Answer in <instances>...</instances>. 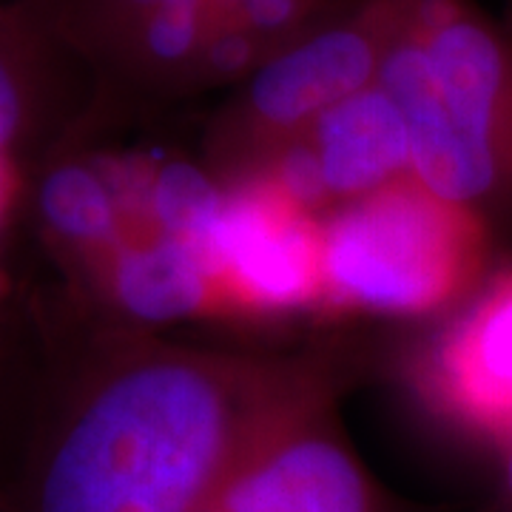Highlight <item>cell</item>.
<instances>
[{
    "label": "cell",
    "instance_id": "obj_1",
    "mask_svg": "<svg viewBox=\"0 0 512 512\" xmlns=\"http://www.w3.org/2000/svg\"><path fill=\"white\" fill-rule=\"evenodd\" d=\"M376 333L214 348L94 322L15 285L0 362V512H205L268 436L345 399Z\"/></svg>",
    "mask_w": 512,
    "mask_h": 512
},
{
    "label": "cell",
    "instance_id": "obj_2",
    "mask_svg": "<svg viewBox=\"0 0 512 512\" xmlns=\"http://www.w3.org/2000/svg\"><path fill=\"white\" fill-rule=\"evenodd\" d=\"M225 185L188 154L128 146L83 120L20 183L15 231L52 276L23 282L94 322L168 330L217 322L211 228Z\"/></svg>",
    "mask_w": 512,
    "mask_h": 512
},
{
    "label": "cell",
    "instance_id": "obj_3",
    "mask_svg": "<svg viewBox=\"0 0 512 512\" xmlns=\"http://www.w3.org/2000/svg\"><path fill=\"white\" fill-rule=\"evenodd\" d=\"M92 83L89 120L146 126L225 94L339 0H26Z\"/></svg>",
    "mask_w": 512,
    "mask_h": 512
},
{
    "label": "cell",
    "instance_id": "obj_4",
    "mask_svg": "<svg viewBox=\"0 0 512 512\" xmlns=\"http://www.w3.org/2000/svg\"><path fill=\"white\" fill-rule=\"evenodd\" d=\"M402 114L410 174L512 231V32L478 0H399L373 77Z\"/></svg>",
    "mask_w": 512,
    "mask_h": 512
},
{
    "label": "cell",
    "instance_id": "obj_5",
    "mask_svg": "<svg viewBox=\"0 0 512 512\" xmlns=\"http://www.w3.org/2000/svg\"><path fill=\"white\" fill-rule=\"evenodd\" d=\"M322 330L436 325L495 268V228L413 174L322 214Z\"/></svg>",
    "mask_w": 512,
    "mask_h": 512
},
{
    "label": "cell",
    "instance_id": "obj_6",
    "mask_svg": "<svg viewBox=\"0 0 512 512\" xmlns=\"http://www.w3.org/2000/svg\"><path fill=\"white\" fill-rule=\"evenodd\" d=\"M399 0H339L325 18L220 94L200 134V160L234 183L362 92L379 72Z\"/></svg>",
    "mask_w": 512,
    "mask_h": 512
},
{
    "label": "cell",
    "instance_id": "obj_7",
    "mask_svg": "<svg viewBox=\"0 0 512 512\" xmlns=\"http://www.w3.org/2000/svg\"><path fill=\"white\" fill-rule=\"evenodd\" d=\"M222 185L211 228L217 322L248 328L311 322L319 328L322 214L265 171Z\"/></svg>",
    "mask_w": 512,
    "mask_h": 512
},
{
    "label": "cell",
    "instance_id": "obj_8",
    "mask_svg": "<svg viewBox=\"0 0 512 512\" xmlns=\"http://www.w3.org/2000/svg\"><path fill=\"white\" fill-rule=\"evenodd\" d=\"M404 382L453 439L490 458L512 441V259L424 330L404 353Z\"/></svg>",
    "mask_w": 512,
    "mask_h": 512
},
{
    "label": "cell",
    "instance_id": "obj_9",
    "mask_svg": "<svg viewBox=\"0 0 512 512\" xmlns=\"http://www.w3.org/2000/svg\"><path fill=\"white\" fill-rule=\"evenodd\" d=\"M342 402L308 407L242 461L205 512H450L396 493L356 453Z\"/></svg>",
    "mask_w": 512,
    "mask_h": 512
},
{
    "label": "cell",
    "instance_id": "obj_10",
    "mask_svg": "<svg viewBox=\"0 0 512 512\" xmlns=\"http://www.w3.org/2000/svg\"><path fill=\"white\" fill-rule=\"evenodd\" d=\"M92 109V83L26 0H0V165L20 177Z\"/></svg>",
    "mask_w": 512,
    "mask_h": 512
},
{
    "label": "cell",
    "instance_id": "obj_11",
    "mask_svg": "<svg viewBox=\"0 0 512 512\" xmlns=\"http://www.w3.org/2000/svg\"><path fill=\"white\" fill-rule=\"evenodd\" d=\"M262 171L274 174L313 211L328 214L342 202L410 174L407 128L390 97L373 80L322 114Z\"/></svg>",
    "mask_w": 512,
    "mask_h": 512
},
{
    "label": "cell",
    "instance_id": "obj_12",
    "mask_svg": "<svg viewBox=\"0 0 512 512\" xmlns=\"http://www.w3.org/2000/svg\"><path fill=\"white\" fill-rule=\"evenodd\" d=\"M495 464V512H512V441L493 458Z\"/></svg>",
    "mask_w": 512,
    "mask_h": 512
},
{
    "label": "cell",
    "instance_id": "obj_13",
    "mask_svg": "<svg viewBox=\"0 0 512 512\" xmlns=\"http://www.w3.org/2000/svg\"><path fill=\"white\" fill-rule=\"evenodd\" d=\"M504 23H507V29L512 32V0H507V9H504Z\"/></svg>",
    "mask_w": 512,
    "mask_h": 512
}]
</instances>
